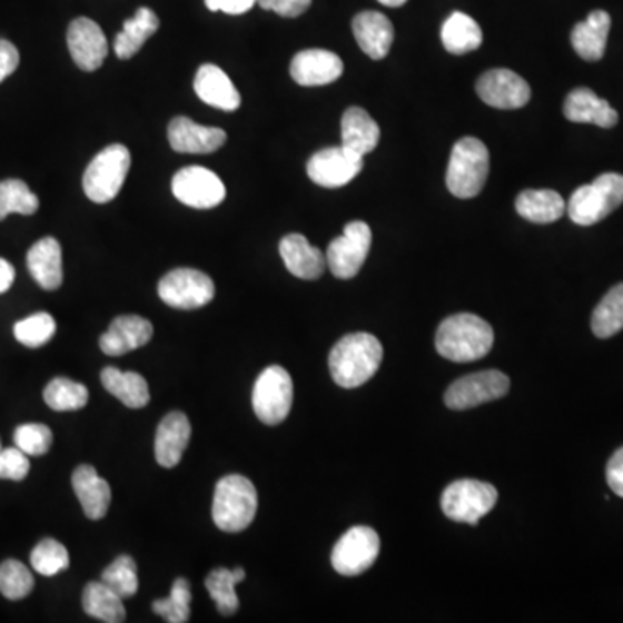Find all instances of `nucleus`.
I'll return each mask as SVG.
<instances>
[{
	"instance_id": "1",
	"label": "nucleus",
	"mask_w": 623,
	"mask_h": 623,
	"mask_svg": "<svg viewBox=\"0 0 623 623\" xmlns=\"http://www.w3.org/2000/svg\"><path fill=\"white\" fill-rule=\"evenodd\" d=\"M382 360L383 347L376 336L369 333H352L343 336L333 347L329 354V370L336 385L342 388H357L378 373Z\"/></svg>"
},
{
	"instance_id": "2",
	"label": "nucleus",
	"mask_w": 623,
	"mask_h": 623,
	"mask_svg": "<svg viewBox=\"0 0 623 623\" xmlns=\"http://www.w3.org/2000/svg\"><path fill=\"white\" fill-rule=\"evenodd\" d=\"M494 345V329L475 314L447 317L436 332V352L452 363H473L485 357Z\"/></svg>"
},
{
	"instance_id": "3",
	"label": "nucleus",
	"mask_w": 623,
	"mask_h": 623,
	"mask_svg": "<svg viewBox=\"0 0 623 623\" xmlns=\"http://www.w3.org/2000/svg\"><path fill=\"white\" fill-rule=\"evenodd\" d=\"M258 510L257 488L246 476L227 475L215 487V525L227 534H239L254 523Z\"/></svg>"
},
{
	"instance_id": "4",
	"label": "nucleus",
	"mask_w": 623,
	"mask_h": 623,
	"mask_svg": "<svg viewBox=\"0 0 623 623\" xmlns=\"http://www.w3.org/2000/svg\"><path fill=\"white\" fill-rule=\"evenodd\" d=\"M488 168H491V156L482 140L476 137L457 140L452 148L447 177H445L448 191L456 198H475L487 182Z\"/></svg>"
},
{
	"instance_id": "5",
	"label": "nucleus",
	"mask_w": 623,
	"mask_h": 623,
	"mask_svg": "<svg viewBox=\"0 0 623 623\" xmlns=\"http://www.w3.org/2000/svg\"><path fill=\"white\" fill-rule=\"evenodd\" d=\"M623 202V176L607 171L594 182L578 187L566 205L568 217L576 226H594L612 215Z\"/></svg>"
},
{
	"instance_id": "6",
	"label": "nucleus",
	"mask_w": 623,
	"mask_h": 623,
	"mask_svg": "<svg viewBox=\"0 0 623 623\" xmlns=\"http://www.w3.org/2000/svg\"><path fill=\"white\" fill-rule=\"evenodd\" d=\"M130 170V151L123 145H111L93 156L83 174V191L93 202L117 198Z\"/></svg>"
},
{
	"instance_id": "7",
	"label": "nucleus",
	"mask_w": 623,
	"mask_h": 623,
	"mask_svg": "<svg viewBox=\"0 0 623 623\" xmlns=\"http://www.w3.org/2000/svg\"><path fill=\"white\" fill-rule=\"evenodd\" d=\"M498 492L491 483L457 479L442 494V511L452 522L478 525L497 504Z\"/></svg>"
},
{
	"instance_id": "8",
	"label": "nucleus",
	"mask_w": 623,
	"mask_h": 623,
	"mask_svg": "<svg viewBox=\"0 0 623 623\" xmlns=\"http://www.w3.org/2000/svg\"><path fill=\"white\" fill-rule=\"evenodd\" d=\"M254 411L265 425H280L288 417L293 405V382L288 370L269 366L261 370L254 386Z\"/></svg>"
},
{
	"instance_id": "9",
	"label": "nucleus",
	"mask_w": 623,
	"mask_h": 623,
	"mask_svg": "<svg viewBox=\"0 0 623 623\" xmlns=\"http://www.w3.org/2000/svg\"><path fill=\"white\" fill-rule=\"evenodd\" d=\"M373 233L363 220L347 224L339 238L333 239L327 246L326 261L333 276L338 279H352L363 269L369 255Z\"/></svg>"
},
{
	"instance_id": "10",
	"label": "nucleus",
	"mask_w": 623,
	"mask_h": 623,
	"mask_svg": "<svg viewBox=\"0 0 623 623\" xmlns=\"http://www.w3.org/2000/svg\"><path fill=\"white\" fill-rule=\"evenodd\" d=\"M158 295L168 307L196 310L214 300L215 285L201 270L174 269L161 277Z\"/></svg>"
},
{
	"instance_id": "11",
	"label": "nucleus",
	"mask_w": 623,
	"mask_h": 623,
	"mask_svg": "<svg viewBox=\"0 0 623 623\" xmlns=\"http://www.w3.org/2000/svg\"><path fill=\"white\" fill-rule=\"evenodd\" d=\"M510 378L501 370L467 374L448 386L445 405L452 411L473 409L476 405L503 398L510 392Z\"/></svg>"
},
{
	"instance_id": "12",
	"label": "nucleus",
	"mask_w": 623,
	"mask_h": 623,
	"mask_svg": "<svg viewBox=\"0 0 623 623\" xmlns=\"http://www.w3.org/2000/svg\"><path fill=\"white\" fill-rule=\"evenodd\" d=\"M379 537L369 526H354L333 547V568L345 576L367 572L378 560Z\"/></svg>"
},
{
	"instance_id": "13",
	"label": "nucleus",
	"mask_w": 623,
	"mask_h": 623,
	"mask_svg": "<svg viewBox=\"0 0 623 623\" xmlns=\"http://www.w3.org/2000/svg\"><path fill=\"white\" fill-rule=\"evenodd\" d=\"M171 192L187 207L210 210L226 199V186L215 171L186 167L171 179Z\"/></svg>"
},
{
	"instance_id": "14",
	"label": "nucleus",
	"mask_w": 623,
	"mask_h": 623,
	"mask_svg": "<svg viewBox=\"0 0 623 623\" xmlns=\"http://www.w3.org/2000/svg\"><path fill=\"white\" fill-rule=\"evenodd\" d=\"M363 156L350 151L345 146L326 148L312 156L307 164V174L312 182L320 187L347 186L363 170Z\"/></svg>"
},
{
	"instance_id": "15",
	"label": "nucleus",
	"mask_w": 623,
	"mask_h": 623,
	"mask_svg": "<svg viewBox=\"0 0 623 623\" xmlns=\"http://www.w3.org/2000/svg\"><path fill=\"white\" fill-rule=\"evenodd\" d=\"M476 92L485 105L498 109L523 108L532 96L525 78L504 68L485 71L476 82Z\"/></svg>"
},
{
	"instance_id": "16",
	"label": "nucleus",
	"mask_w": 623,
	"mask_h": 623,
	"mask_svg": "<svg viewBox=\"0 0 623 623\" xmlns=\"http://www.w3.org/2000/svg\"><path fill=\"white\" fill-rule=\"evenodd\" d=\"M68 49L77 67L83 71H96L108 56L105 31L90 18H77L68 28Z\"/></svg>"
},
{
	"instance_id": "17",
	"label": "nucleus",
	"mask_w": 623,
	"mask_h": 623,
	"mask_svg": "<svg viewBox=\"0 0 623 623\" xmlns=\"http://www.w3.org/2000/svg\"><path fill=\"white\" fill-rule=\"evenodd\" d=\"M227 134L217 127H205L191 118L177 117L168 125V142L182 155H210L226 145Z\"/></svg>"
},
{
	"instance_id": "18",
	"label": "nucleus",
	"mask_w": 623,
	"mask_h": 623,
	"mask_svg": "<svg viewBox=\"0 0 623 623\" xmlns=\"http://www.w3.org/2000/svg\"><path fill=\"white\" fill-rule=\"evenodd\" d=\"M293 80L301 87H320L342 77L343 61L326 49H307L293 58L289 67Z\"/></svg>"
},
{
	"instance_id": "19",
	"label": "nucleus",
	"mask_w": 623,
	"mask_h": 623,
	"mask_svg": "<svg viewBox=\"0 0 623 623\" xmlns=\"http://www.w3.org/2000/svg\"><path fill=\"white\" fill-rule=\"evenodd\" d=\"M152 324L140 316H120L109 324L108 332L99 338L102 354L118 357L145 347L151 342Z\"/></svg>"
},
{
	"instance_id": "20",
	"label": "nucleus",
	"mask_w": 623,
	"mask_h": 623,
	"mask_svg": "<svg viewBox=\"0 0 623 623\" xmlns=\"http://www.w3.org/2000/svg\"><path fill=\"white\" fill-rule=\"evenodd\" d=\"M563 113H565L566 120L573 121V123H592L597 125L601 129H612L619 123L616 109L587 87L573 89L566 96Z\"/></svg>"
},
{
	"instance_id": "21",
	"label": "nucleus",
	"mask_w": 623,
	"mask_h": 623,
	"mask_svg": "<svg viewBox=\"0 0 623 623\" xmlns=\"http://www.w3.org/2000/svg\"><path fill=\"white\" fill-rule=\"evenodd\" d=\"M279 254L286 269L298 279H317L327 267L326 255L316 246H312L301 234H288L280 239Z\"/></svg>"
},
{
	"instance_id": "22",
	"label": "nucleus",
	"mask_w": 623,
	"mask_h": 623,
	"mask_svg": "<svg viewBox=\"0 0 623 623\" xmlns=\"http://www.w3.org/2000/svg\"><path fill=\"white\" fill-rule=\"evenodd\" d=\"M355 40L374 61L385 59L394 43V24L383 12L364 11L354 18Z\"/></svg>"
},
{
	"instance_id": "23",
	"label": "nucleus",
	"mask_w": 623,
	"mask_h": 623,
	"mask_svg": "<svg viewBox=\"0 0 623 623\" xmlns=\"http://www.w3.org/2000/svg\"><path fill=\"white\" fill-rule=\"evenodd\" d=\"M191 441V423L184 413H170L156 429L155 456L161 467H176Z\"/></svg>"
},
{
	"instance_id": "24",
	"label": "nucleus",
	"mask_w": 623,
	"mask_h": 623,
	"mask_svg": "<svg viewBox=\"0 0 623 623\" xmlns=\"http://www.w3.org/2000/svg\"><path fill=\"white\" fill-rule=\"evenodd\" d=\"M71 485L87 518L93 522L105 518L111 504V488L109 483L96 472V467L80 464L71 476Z\"/></svg>"
},
{
	"instance_id": "25",
	"label": "nucleus",
	"mask_w": 623,
	"mask_h": 623,
	"mask_svg": "<svg viewBox=\"0 0 623 623\" xmlns=\"http://www.w3.org/2000/svg\"><path fill=\"white\" fill-rule=\"evenodd\" d=\"M198 98L222 111H236L241 106V96L230 82L226 71L215 65H202L195 78Z\"/></svg>"
},
{
	"instance_id": "26",
	"label": "nucleus",
	"mask_w": 623,
	"mask_h": 623,
	"mask_svg": "<svg viewBox=\"0 0 623 623\" xmlns=\"http://www.w3.org/2000/svg\"><path fill=\"white\" fill-rule=\"evenodd\" d=\"M27 265L40 288L55 291L62 285V251L58 239L43 238L31 246Z\"/></svg>"
},
{
	"instance_id": "27",
	"label": "nucleus",
	"mask_w": 623,
	"mask_h": 623,
	"mask_svg": "<svg viewBox=\"0 0 623 623\" xmlns=\"http://www.w3.org/2000/svg\"><path fill=\"white\" fill-rule=\"evenodd\" d=\"M612 28V18L606 11H592L587 20L573 27L572 46L576 55L585 61H600L606 51L607 33Z\"/></svg>"
},
{
	"instance_id": "28",
	"label": "nucleus",
	"mask_w": 623,
	"mask_h": 623,
	"mask_svg": "<svg viewBox=\"0 0 623 623\" xmlns=\"http://www.w3.org/2000/svg\"><path fill=\"white\" fill-rule=\"evenodd\" d=\"M379 127L373 120L366 109L348 108L342 118V146L357 152V155L366 156L367 152L374 151L379 142Z\"/></svg>"
},
{
	"instance_id": "29",
	"label": "nucleus",
	"mask_w": 623,
	"mask_h": 623,
	"mask_svg": "<svg viewBox=\"0 0 623 623\" xmlns=\"http://www.w3.org/2000/svg\"><path fill=\"white\" fill-rule=\"evenodd\" d=\"M516 211L534 224H551L566 214V202L553 189H526L516 198Z\"/></svg>"
},
{
	"instance_id": "30",
	"label": "nucleus",
	"mask_w": 623,
	"mask_h": 623,
	"mask_svg": "<svg viewBox=\"0 0 623 623\" xmlns=\"http://www.w3.org/2000/svg\"><path fill=\"white\" fill-rule=\"evenodd\" d=\"M101 383L109 394L115 395L121 404L130 409H142L148 405L149 386L139 373L132 370H120L117 367H105L101 373Z\"/></svg>"
},
{
	"instance_id": "31",
	"label": "nucleus",
	"mask_w": 623,
	"mask_h": 623,
	"mask_svg": "<svg viewBox=\"0 0 623 623\" xmlns=\"http://www.w3.org/2000/svg\"><path fill=\"white\" fill-rule=\"evenodd\" d=\"M160 28V20L155 11L149 8H140L134 18L125 21L123 30L115 39V55L120 59H130L142 49L146 40L155 36Z\"/></svg>"
},
{
	"instance_id": "32",
	"label": "nucleus",
	"mask_w": 623,
	"mask_h": 623,
	"mask_svg": "<svg viewBox=\"0 0 623 623\" xmlns=\"http://www.w3.org/2000/svg\"><path fill=\"white\" fill-rule=\"evenodd\" d=\"M442 43L451 55L463 56L482 46L483 31L472 16L464 12H452L442 24Z\"/></svg>"
},
{
	"instance_id": "33",
	"label": "nucleus",
	"mask_w": 623,
	"mask_h": 623,
	"mask_svg": "<svg viewBox=\"0 0 623 623\" xmlns=\"http://www.w3.org/2000/svg\"><path fill=\"white\" fill-rule=\"evenodd\" d=\"M82 606L87 615L106 623H121L127 619L123 597L105 582H89L83 589Z\"/></svg>"
},
{
	"instance_id": "34",
	"label": "nucleus",
	"mask_w": 623,
	"mask_h": 623,
	"mask_svg": "<svg viewBox=\"0 0 623 623\" xmlns=\"http://www.w3.org/2000/svg\"><path fill=\"white\" fill-rule=\"evenodd\" d=\"M246 572L243 568H215L207 576L205 585H207L208 594L217 604L218 612L222 615L230 616L239 610V597L236 594V585L245 581Z\"/></svg>"
},
{
	"instance_id": "35",
	"label": "nucleus",
	"mask_w": 623,
	"mask_h": 623,
	"mask_svg": "<svg viewBox=\"0 0 623 623\" xmlns=\"http://www.w3.org/2000/svg\"><path fill=\"white\" fill-rule=\"evenodd\" d=\"M592 333L597 338L606 339L623 329V283L604 295L591 320Z\"/></svg>"
},
{
	"instance_id": "36",
	"label": "nucleus",
	"mask_w": 623,
	"mask_h": 623,
	"mask_svg": "<svg viewBox=\"0 0 623 623\" xmlns=\"http://www.w3.org/2000/svg\"><path fill=\"white\" fill-rule=\"evenodd\" d=\"M43 400L52 411H78L89 402V389L82 383L68 378H55L43 389Z\"/></svg>"
},
{
	"instance_id": "37",
	"label": "nucleus",
	"mask_w": 623,
	"mask_h": 623,
	"mask_svg": "<svg viewBox=\"0 0 623 623\" xmlns=\"http://www.w3.org/2000/svg\"><path fill=\"white\" fill-rule=\"evenodd\" d=\"M39 207V196L31 192L23 180L8 179L0 182V222L11 214L33 215Z\"/></svg>"
},
{
	"instance_id": "38",
	"label": "nucleus",
	"mask_w": 623,
	"mask_h": 623,
	"mask_svg": "<svg viewBox=\"0 0 623 623\" xmlns=\"http://www.w3.org/2000/svg\"><path fill=\"white\" fill-rule=\"evenodd\" d=\"M191 585L186 578H177L171 585L170 596L156 600L152 612L160 615L165 622L186 623L191 616Z\"/></svg>"
},
{
	"instance_id": "39",
	"label": "nucleus",
	"mask_w": 623,
	"mask_h": 623,
	"mask_svg": "<svg viewBox=\"0 0 623 623\" xmlns=\"http://www.w3.org/2000/svg\"><path fill=\"white\" fill-rule=\"evenodd\" d=\"M31 566L43 576H55L70 566V554L61 542L55 538H43L31 551Z\"/></svg>"
},
{
	"instance_id": "40",
	"label": "nucleus",
	"mask_w": 623,
	"mask_h": 623,
	"mask_svg": "<svg viewBox=\"0 0 623 623\" xmlns=\"http://www.w3.org/2000/svg\"><path fill=\"white\" fill-rule=\"evenodd\" d=\"M56 335V320L51 314L39 312L14 324V336L28 348L43 347Z\"/></svg>"
},
{
	"instance_id": "41",
	"label": "nucleus",
	"mask_w": 623,
	"mask_h": 623,
	"mask_svg": "<svg viewBox=\"0 0 623 623\" xmlns=\"http://www.w3.org/2000/svg\"><path fill=\"white\" fill-rule=\"evenodd\" d=\"M101 581L113 589L118 596L132 597L139 589V576H137V565L132 557L118 556L117 560L102 572Z\"/></svg>"
},
{
	"instance_id": "42",
	"label": "nucleus",
	"mask_w": 623,
	"mask_h": 623,
	"mask_svg": "<svg viewBox=\"0 0 623 623\" xmlns=\"http://www.w3.org/2000/svg\"><path fill=\"white\" fill-rule=\"evenodd\" d=\"M33 575L18 560H8L0 565V592L11 601L23 600L33 589Z\"/></svg>"
},
{
	"instance_id": "43",
	"label": "nucleus",
	"mask_w": 623,
	"mask_h": 623,
	"mask_svg": "<svg viewBox=\"0 0 623 623\" xmlns=\"http://www.w3.org/2000/svg\"><path fill=\"white\" fill-rule=\"evenodd\" d=\"M14 444L28 456H43L52 445L51 428L40 423L18 426L14 432Z\"/></svg>"
},
{
	"instance_id": "44",
	"label": "nucleus",
	"mask_w": 623,
	"mask_h": 623,
	"mask_svg": "<svg viewBox=\"0 0 623 623\" xmlns=\"http://www.w3.org/2000/svg\"><path fill=\"white\" fill-rule=\"evenodd\" d=\"M30 473V459L21 448L9 447L0 451V478L21 482Z\"/></svg>"
},
{
	"instance_id": "45",
	"label": "nucleus",
	"mask_w": 623,
	"mask_h": 623,
	"mask_svg": "<svg viewBox=\"0 0 623 623\" xmlns=\"http://www.w3.org/2000/svg\"><path fill=\"white\" fill-rule=\"evenodd\" d=\"M265 11H274L283 18H298L310 8L312 0H258Z\"/></svg>"
},
{
	"instance_id": "46",
	"label": "nucleus",
	"mask_w": 623,
	"mask_h": 623,
	"mask_svg": "<svg viewBox=\"0 0 623 623\" xmlns=\"http://www.w3.org/2000/svg\"><path fill=\"white\" fill-rule=\"evenodd\" d=\"M20 65V52L8 40L0 39V82H4L9 75L14 73Z\"/></svg>"
},
{
	"instance_id": "47",
	"label": "nucleus",
	"mask_w": 623,
	"mask_h": 623,
	"mask_svg": "<svg viewBox=\"0 0 623 623\" xmlns=\"http://www.w3.org/2000/svg\"><path fill=\"white\" fill-rule=\"evenodd\" d=\"M607 485L619 497H623V447L613 454L606 466Z\"/></svg>"
},
{
	"instance_id": "48",
	"label": "nucleus",
	"mask_w": 623,
	"mask_h": 623,
	"mask_svg": "<svg viewBox=\"0 0 623 623\" xmlns=\"http://www.w3.org/2000/svg\"><path fill=\"white\" fill-rule=\"evenodd\" d=\"M257 2L258 0H205L210 11H222L226 14H245Z\"/></svg>"
},
{
	"instance_id": "49",
	"label": "nucleus",
	"mask_w": 623,
	"mask_h": 623,
	"mask_svg": "<svg viewBox=\"0 0 623 623\" xmlns=\"http://www.w3.org/2000/svg\"><path fill=\"white\" fill-rule=\"evenodd\" d=\"M14 267H12L8 260H4V258H0V295L9 291L12 283H14Z\"/></svg>"
},
{
	"instance_id": "50",
	"label": "nucleus",
	"mask_w": 623,
	"mask_h": 623,
	"mask_svg": "<svg viewBox=\"0 0 623 623\" xmlns=\"http://www.w3.org/2000/svg\"><path fill=\"white\" fill-rule=\"evenodd\" d=\"M379 4L388 6V8H400L407 0H378Z\"/></svg>"
},
{
	"instance_id": "51",
	"label": "nucleus",
	"mask_w": 623,
	"mask_h": 623,
	"mask_svg": "<svg viewBox=\"0 0 623 623\" xmlns=\"http://www.w3.org/2000/svg\"><path fill=\"white\" fill-rule=\"evenodd\" d=\"M0 451H2V445H0Z\"/></svg>"
}]
</instances>
